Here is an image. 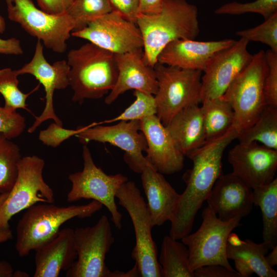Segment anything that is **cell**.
Returning <instances> with one entry per match:
<instances>
[{
  "label": "cell",
  "mask_w": 277,
  "mask_h": 277,
  "mask_svg": "<svg viewBox=\"0 0 277 277\" xmlns=\"http://www.w3.org/2000/svg\"><path fill=\"white\" fill-rule=\"evenodd\" d=\"M239 136L232 127L227 132L206 141L188 157L192 167L183 176L186 187L180 194L171 222L169 235L182 239L192 229L195 215L222 174V157L227 146Z\"/></svg>",
  "instance_id": "obj_1"
},
{
  "label": "cell",
  "mask_w": 277,
  "mask_h": 277,
  "mask_svg": "<svg viewBox=\"0 0 277 277\" xmlns=\"http://www.w3.org/2000/svg\"><path fill=\"white\" fill-rule=\"evenodd\" d=\"M136 24L143 38L145 60L153 68L169 43L195 39L200 33L197 8L186 0H163L159 12L140 14Z\"/></svg>",
  "instance_id": "obj_2"
},
{
  "label": "cell",
  "mask_w": 277,
  "mask_h": 277,
  "mask_svg": "<svg viewBox=\"0 0 277 277\" xmlns=\"http://www.w3.org/2000/svg\"><path fill=\"white\" fill-rule=\"evenodd\" d=\"M67 57L73 102L101 98L114 87L118 69L112 52L88 42L70 50Z\"/></svg>",
  "instance_id": "obj_3"
},
{
  "label": "cell",
  "mask_w": 277,
  "mask_h": 277,
  "mask_svg": "<svg viewBox=\"0 0 277 277\" xmlns=\"http://www.w3.org/2000/svg\"><path fill=\"white\" fill-rule=\"evenodd\" d=\"M103 205L98 201L85 205L60 207L53 203L35 204L27 210L16 226L15 249L25 256L56 236L61 226L74 217H91Z\"/></svg>",
  "instance_id": "obj_4"
},
{
  "label": "cell",
  "mask_w": 277,
  "mask_h": 277,
  "mask_svg": "<svg viewBox=\"0 0 277 277\" xmlns=\"http://www.w3.org/2000/svg\"><path fill=\"white\" fill-rule=\"evenodd\" d=\"M268 70L265 52L260 50L221 96L233 109L232 127L239 135L257 120L266 106L263 86Z\"/></svg>",
  "instance_id": "obj_5"
},
{
  "label": "cell",
  "mask_w": 277,
  "mask_h": 277,
  "mask_svg": "<svg viewBox=\"0 0 277 277\" xmlns=\"http://www.w3.org/2000/svg\"><path fill=\"white\" fill-rule=\"evenodd\" d=\"M115 197L128 213L133 225L135 244L131 252L142 277H161L157 251L151 233V216L147 203L133 181L128 180L118 189Z\"/></svg>",
  "instance_id": "obj_6"
},
{
  "label": "cell",
  "mask_w": 277,
  "mask_h": 277,
  "mask_svg": "<svg viewBox=\"0 0 277 277\" xmlns=\"http://www.w3.org/2000/svg\"><path fill=\"white\" fill-rule=\"evenodd\" d=\"M158 89L154 95L156 115L166 126L183 109L202 103L203 71L169 66L159 63L154 66Z\"/></svg>",
  "instance_id": "obj_7"
},
{
  "label": "cell",
  "mask_w": 277,
  "mask_h": 277,
  "mask_svg": "<svg viewBox=\"0 0 277 277\" xmlns=\"http://www.w3.org/2000/svg\"><path fill=\"white\" fill-rule=\"evenodd\" d=\"M202 217V223L198 230L181 239L188 250L191 271L193 272L199 267L211 264L234 270L227 257L226 246L230 233L241 225V219L223 221L208 206L203 210Z\"/></svg>",
  "instance_id": "obj_8"
},
{
  "label": "cell",
  "mask_w": 277,
  "mask_h": 277,
  "mask_svg": "<svg viewBox=\"0 0 277 277\" xmlns=\"http://www.w3.org/2000/svg\"><path fill=\"white\" fill-rule=\"evenodd\" d=\"M82 156L83 170L68 176L71 188L67 194V201L92 199L99 202L111 213L115 227L121 229L122 214L118 210L115 198L117 190L128 180V177L121 173L108 175L105 173L95 164L87 145L83 147Z\"/></svg>",
  "instance_id": "obj_9"
},
{
  "label": "cell",
  "mask_w": 277,
  "mask_h": 277,
  "mask_svg": "<svg viewBox=\"0 0 277 277\" xmlns=\"http://www.w3.org/2000/svg\"><path fill=\"white\" fill-rule=\"evenodd\" d=\"M44 160L33 155L22 157L17 164V175L0 208V227H10L13 216L37 203H53L54 192L43 176Z\"/></svg>",
  "instance_id": "obj_10"
},
{
  "label": "cell",
  "mask_w": 277,
  "mask_h": 277,
  "mask_svg": "<svg viewBox=\"0 0 277 277\" xmlns=\"http://www.w3.org/2000/svg\"><path fill=\"white\" fill-rule=\"evenodd\" d=\"M7 7L8 18L19 24L30 35L40 40L53 51L62 53L67 49L66 42L75 24L67 13L54 15L37 8L32 0H12Z\"/></svg>",
  "instance_id": "obj_11"
},
{
  "label": "cell",
  "mask_w": 277,
  "mask_h": 277,
  "mask_svg": "<svg viewBox=\"0 0 277 277\" xmlns=\"http://www.w3.org/2000/svg\"><path fill=\"white\" fill-rule=\"evenodd\" d=\"M77 260L67 271V277H113L105 259L114 242L108 218L102 215L92 226L74 230Z\"/></svg>",
  "instance_id": "obj_12"
},
{
  "label": "cell",
  "mask_w": 277,
  "mask_h": 277,
  "mask_svg": "<svg viewBox=\"0 0 277 277\" xmlns=\"http://www.w3.org/2000/svg\"><path fill=\"white\" fill-rule=\"evenodd\" d=\"M71 35L86 39L114 54H123L143 49V41L136 24L116 11L99 16Z\"/></svg>",
  "instance_id": "obj_13"
},
{
  "label": "cell",
  "mask_w": 277,
  "mask_h": 277,
  "mask_svg": "<svg viewBox=\"0 0 277 277\" xmlns=\"http://www.w3.org/2000/svg\"><path fill=\"white\" fill-rule=\"evenodd\" d=\"M100 125L91 126L75 136L84 145L95 141L109 143L120 148L125 151L124 159L129 167L134 172L141 173L150 162L143 154L147 145L141 131L140 121H121L108 126Z\"/></svg>",
  "instance_id": "obj_14"
},
{
  "label": "cell",
  "mask_w": 277,
  "mask_h": 277,
  "mask_svg": "<svg viewBox=\"0 0 277 277\" xmlns=\"http://www.w3.org/2000/svg\"><path fill=\"white\" fill-rule=\"evenodd\" d=\"M244 38L214 54L208 61L202 76V103L221 97L237 76L248 66L253 55Z\"/></svg>",
  "instance_id": "obj_15"
},
{
  "label": "cell",
  "mask_w": 277,
  "mask_h": 277,
  "mask_svg": "<svg viewBox=\"0 0 277 277\" xmlns=\"http://www.w3.org/2000/svg\"><path fill=\"white\" fill-rule=\"evenodd\" d=\"M69 70L70 66L66 60L57 61L52 65L46 60L44 54L43 45L40 40L36 44L31 61L16 70L18 75L29 74L34 76L43 86L45 91L44 109L28 128L29 133H33L42 123L48 120H52L55 123L63 126L62 121L54 112L53 97L55 90L64 89L69 86Z\"/></svg>",
  "instance_id": "obj_16"
},
{
  "label": "cell",
  "mask_w": 277,
  "mask_h": 277,
  "mask_svg": "<svg viewBox=\"0 0 277 277\" xmlns=\"http://www.w3.org/2000/svg\"><path fill=\"white\" fill-rule=\"evenodd\" d=\"M228 160L232 172L252 189L266 185L275 179L277 150L257 142L239 143L229 150Z\"/></svg>",
  "instance_id": "obj_17"
},
{
  "label": "cell",
  "mask_w": 277,
  "mask_h": 277,
  "mask_svg": "<svg viewBox=\"0 0 277 277\" xmlns=\"http://www.w3.org/2000/svg\"><path fill=\"white\" fill-rule=\"evenodd\" d=\"M206 201L221 220L226 222L236 218L241 219L252 209V189L233 173H222Z\"/></svg>",
  "instance_id": "obj_18"
},
{
  "label": "cell",
  "mask_w": 277,
  "mask_h": 277,
  "mask_svg": "<svg viewBox=\"0 0 277 277\" xmlns=\"http://www.w3.org/2000/svg\"><path fill=\"white\" fill-rule=\"evenodd\" d=\"M118 76L113 89L105 98L107 105L129 90L155 95L158 84L154 68L145 61L143 49L123 54H114Z\"/></svg>",
  "instance_id": "obj_19"
},
{
  "label": "cell",
  "mask_w": 277,
  "mask_h": 277,
  "mask_svg": "<svg viewBox=\"0 0 277 277\" xmlns=\"http://www.w3.org/2000/svg\"><path fill=\"white\" fill-rule=\"evenodd\" d=\"M140 129L147 142L146 157L157 171L171 174L183 169L185 156L156 115L140 120Z\"/></svg>",
  "instance_id": "obj_20"
},
{
  "label": "cell",
  "mask_w": 277,
  "mask_h": 277,
  "mask_svg": "<svg viewBox=\"0 0 277 277\" xmlns=\"http://www.w3.org/2000/svg\"><path fill=\"white\" fill-rule=\"evenodd\" d=\"M235 42L231 38L212 41L175 40L169 43L161 51L157 56V63L180 69L203 72L214 54L232 46Z\"/></svg>",
  "instance_id": "obj_21"
},
{
  "label": "cell",
  "mask_w": 277,
  "mask_h": 277,
  "mask_svg": "<svg viewBox=\"0 0 277 277\" xmlns=\"http://www.w3.org/2000/svg\"><path fill=\"white\" fill-rule=\"evenodd\" d=\"M35 251L34 277H57L77 259L74 230L63 229L53 239Z\"/></svg>",
  "instance_id": "obj_22"
},
{
  "label": "cell",
  "mask_w": 277,
  "mask_h": 277,
  "mask_svg": "<svg viewBox=\"0 0 277 277\" xmlns=\"http://www.w3.org/2000/svg\"><path fill=\"white\" fill-rule=\"evenodd\" d=\"M141 181L153 226H160L167 221L171 222L180 194L150 163L142 170Z\"/></svg>",
  "instance_id": "obj_23"
},
{
  "label": "cell",
  "mask_w": 277,
  "mask_h": 277,
  "mask_svg": "<svg viewBox=\"0 0 277 277\" xmlns=\"http://www.w3.org/2000/svg\"><path fill=\"white\" fill-rule=\"evenodd\" d=\"M268 250L263 242L258 244L249 239L242 241L231 232L227 241L226 254L228 260L234 261L235 270L241 277L253 273L260 277H276V271L265 260Z\"/></svg>",
  "instance_id": "obj_24"
},
{
  "label": "cell",
  "mask_w": 277,
  "mask_h": 277,
  "mask_svg": "<svg viewBox=\"0 0 277 277\" xmlns=\"http://www.w3.org/2000/svg\"><path fill=\"white\" fill-rule=\"evenodd\" d=\"M165 127L185 156L188 157L206 142L202 108L199 105L183 109Z\"/></svg>",
  "instance_id": "obj_25"
},
{
  "label": "cell",
  "mask_w": 277,
  "mask_h": 277,
  "mask_svg": "<svg viewBox=\"0 0 277 277\" xmlns=\"http://www.w3.org/2000/svg\"><path fill=\"white\" fill-rule=\"evenodd\" d=\"M253 205L260 208L263 242L268 249L277 245V179L252 189Z\"/></svg>",
  "instance_id": "obj_26"
},
{
  "label": "cell",
  "mask_w": 277,
  "mask_h": 277,
  "mask_svg": "<svg viewBox=\"0 0 277 277\" xmlns=\"http://www.w3.org/2000/svg\"><path fill=\"white\" fill-rule=\"evenodd\" d=\"M177 240L170 235L163 238L157 259L161 277H194L189 267L188 248Z\"/></svg>",
  "instance_id": "obj_27"
},
{
  "label": "cell",
  "mask_w": 277,
  "mask_h": 277,
  "mask_svg": "<svg viewBox=\"0 0 277 277\" xmlns=\"http://www.w3.org/2000/svg\"><path fill=\"white\" fill-rule=\"evenodd\" d=\"M202 104L206 141L223 135L232 127L233 109L222 97L204 101Z\"/></svg>",
  "instance_id": "obj_28"
},
{
  "label": "cell",
  "mask_w": 277,
  "mask_h": 277,
  "mask_svg": "<svg viewBox=\"0 0 277 277\" xmlns=\"http://www.w3.org/2000/svg\"><path fill=\"white\" fill-rule=\"evenodd\" d=\"M237 139L239 143H260L277 150V108L266 106L257 120L243 131Z\"/></svg>",
  "instance_id": "obj_29"
},
{
  "label": "cell",
  "mask_w": 277,
  "mask_h": 277,
  "mask_svg": "<svg viewBox=\"0 0 277 277\" xmlns=\"http://www.w3.org/2000/svg\"><path fill=\"white\" fill-rule=\"evenodd\" d=\"M22 157L19 146L0 133V193L9 192L12 188Z\"/></svg>",
  "instance_id": "obj_30"
},
{
  "label": "cell",
  "mask_w": 277,
  "mask_h": 277,
  "mask_svg": "<svg viewBox=\"0 0 277 277\" xmlns=\"http://www.w3.org/2000/svg\"><path fill=\"white\" fill-rule=\"evenodd\" d=\"M112 10L108 0H73L67 13L74 22L73 32L83 29L93 19Z\"/></svg>",
  "instance_id": "obj_31"
},
{
  "label": "cell",
  "mask_w": 277,
  "mask_h": 277,
  "mask_svg": "<svg viewBox=\"0 0 277 277\" xmlns=\"http://www.w3.org/2000/svg\"><path fill=\"white\" fill-rule=\"evenodd\" d=\"M18 75L10 68L0 69V93L5 100L4 107L10 111L24 109L28 111L26 100L32 92H23L18 88Z\"/></svg>",
  "instance_id": "obj_32"
},
{
  "label": "cell",
  "mask_w": 277,
  "mask_h": 277,
  "mask_svg": "<svg viewBox=\"0 0 277 277\" xmlns=\"http://www.w3.org/2000/svg\"><path fill=\"white\" fill-rule=\"evenodd\" d=\"M135 101L118 116L110 120L101 122V124L117 121H140L153 115H156L157 107L154 95L135 90Z\"/></svg>",
  "instance_id": "obj_33"
},
{
  "label": "cell",
  "mask_w": 277,
  "mask_h": 277,
  "mask_svg": "<svg viewBox=\"0 0 277 277\" xmlns=\"http://www.w3.org/2000/svg\"><path fill=\"white\" fill-rule=\"evenodd\" d=\"M214 13L229 15L256 13L266 19L277 13V0H255L245 3L230 2L221 6L215 10Z\"/></svg>",
  "instance_id": "obj_34"
},
{
  "label": "cell",
  "mask_w": 277,
  "mask_h": 277,
  "mask_svg": "<svg viewBox=\"0 0 277 277\" xmlns=\"http://www.w3.org/2000/svg\"><path fill=\"white\" fill-rule=\"evenodd\" d=\"M235 34L249 41L259 42L268 45L277 52V13L253 28L238 31Z\"/></svg>",
  "instance_id": "obj_35"
},
{
  "label": "cell",
  "mask_w": 277,
  "mask_h": 277,
  "mask_svg": "<svg viewBox=\"0 0 277 277\" xmlns=\"http://www.w3.org/2000/svg\"><path fill=\"white\" fill-rule=\"evenodd\" d=\"M99 124L100 122H93L87 126H79L76 129H68L55 122L52 123L47 129L39 132L38 140L46 146L56 148L71 136H75L91 126Z\"/></svg>",
  "instance_id": "obj_36"
},
{
  "label": "cell",
  "mask_w": 277,
  "mask_h": 277,
  "mask_svg": "<svg viewBox=\"0 0 277 277\" xmlns=\"http://www.w3.org/2000/svg\"><path fill=\"white\" fill-rule=\"evenodd\" d=\"M268 70L263 86L267 106L277 108V52L271 49L265 52Z\"/></svg>",
  "instance_id": "obj_37"
},
{
  "label": "cell",
  "mask_w": 277,
  "mask_h": 277,
  "mask_svg": "<svg viewBox=\"0 0 277 277\" xmlns=\"http://www.w3.org/2000/svg\"><path fill=\"white\" fill-rule=\"evenodd\" d=\"M26 127L25 118L16 111H10L0 105V133L11 140L19 136Z\"/></svg>",
  "instance_id": "obj_38"
},
{
  "label": "cell",
  "mask_w": 277,
  "mask_h": 277,
  "mask_svg": "<svg viewBox=\"0 0 277 277\" xmlns=\"http://www.w3.org/2000/svg\"><path fill=\"white\" fill-rule=\"evenodd\" d=\"M113 10L127 20L136 24L140 14V0H108Z\"/></svg>",
  "instance_id": "obj_39"
},
{
  "label": "cell",
  "mask_w": 277,
  "mask_h": 277,
  "mask_svg": "<svg viewBox=\"0 0 277 277\" xmlns=\"http://www.w3.org/2000/svg\"><path fill=\"white\" fill-rule=\"evenodd\" d=\"M194 277H241L235 270L219 264L204 266L195 269Z\"/></svg>",
  "instance_id": "obj_40"
},
{
  "label": "cell",
  "mask_w": 277,
  "mask_h": 277,
  "mask_svg": "<svg viewBox=\"0 0 277 277\" xmlns=\"http://www.w3.org/2000/svg\"><path fill=\"white\" fill-rule=\"evenodd\" d=\"M37 5L49 14L58 15L67 13L73 0H36Z\"/></svg>",
  "instance_id": "obj_41"
},
{
  "label": "cell",
  "mask_w": 277,
  "mask_h": 277,
  "mask_svg": "<svg viewBox=\"0 0 277 277\" xmlns=\"http://www.w3.org/2000/svg\"><path fill=\"white\" fill-rule=\"evenodd\" d=\"M23 53V50L19 39L15 37L0 38V54L18 55Z\"/></svg>",
  "instance_id": "obj_42"
},
{
  "label": "cell",
  "mask_w": 277,
  "mask_h": 277,
  "mask_svg": "<svg viewBox=\"0 0 277 277\" xmlns=\"http://www.w3.org/2000/svg\"><path fill=\"white\" fill-rule=\"evenodd\" d=\"M163 0H140V14H151L159 12Z\"/></svg>",
  "instance_id": "obj_43"
},
{
  "label": "cell",
  "mask_w": 277,
  "mask_h": 277,
  "mask_svg": "<svg viewBox=\"0 0 277 277\" xmlns=\"http://www.w3.org/2000/svg\"><path fill=\"white\" fill-rule=\"evenodd\" d=\"M9 192L0 193V208L8 196ZM12 238V233L10 227H0V244L7 242Z\"/></svg>",
  "instance_id": "obj_44"
},
{
  "label": "cell",
  "mask_w": 277,
  "mask_h": 277,
  "mask_svg": "<svg viewBox=\"0 0 277 277\" xmlns=\"http://www.w3.org/2000/svg\"><path fill=\"white\" fill-rule=\"evenodd\" d=\"M14 271L9 263L0 260V277H12Z\"/></svg>",
  "instance_id": "obj_45"
},
{
  "label": "cell",
  "mask_w": 277,
  "mask_h": 277,
  "mask_svg": "<svg viewBox=\"0 0 277 277\" xmlns=\"http://www.w3.org/2000/svg\"><path fill=\"white\" fill-rule=\"evenodd\" d=\"M271 250V252L267 255H265V260L268 265L273 268L277 264V245Z\"/></svg>",
  "instance_id": "obj_46"
},
{
  "label": "cell",
  "mask_w": 277,
  "mask_h": 277,
  "mask_svg": "<svg viewBox=\"0 0 277 277\" xmlns=\"http://www.w3.org/2000/svg\"><path fill=\"white\" fill-rule=\"evenodd\" d=\"M6 29V22L4 18L0 15V34L3 33Z\"/></svg>",
  "instance_id": "obj_47"
},
{
  "label": "cell",
  "mask_w": 277,
  "mask_h": 277,
  "mask_svg": "<svg viewBox=\"0 0 277 277\" xmlns=\"http://www.w3.org/2000/svg\"><path fill=\"white\" fill-rule=\"evenodd\" d=\"M13 276L14 277H27V276H29V275L28 274H27V273L24 271L17 270L15 271H14Z\"/></svg>",
  "instance_id": "obj_48"
},
{
  "label": "cell",
  "mask_w": 277,
  "mask_h": 277,
  "mask_svg": "<svg viewBox=\"0 0 277 277\" xmlns=\"http://www.w3.org/2000/svg\"><path fill=\"white\" fill-rule=\"evenodd\" d=\"M7 7H9L12 5V0H6Z\"/></svg>",
  "instance_id": "obj_49"
}]
</instances>
